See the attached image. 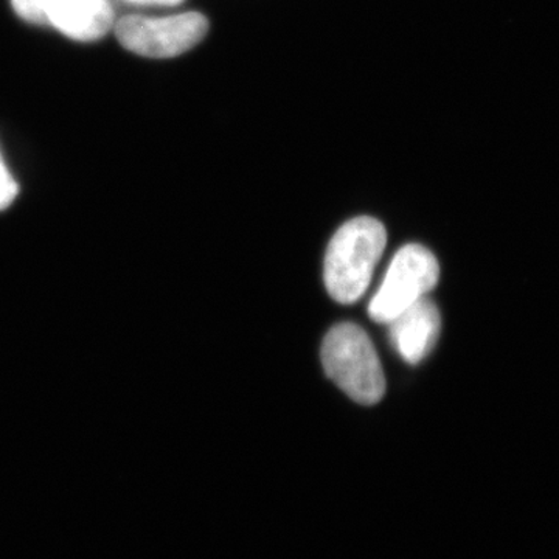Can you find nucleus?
<instances>
[{
    "mask_svg": "<svg viewBox=\"0 0 559 559\" xmlns=\"http://www.w3.org/2000/svg\"><path fill=\"white\" fill-rule=\"evenodd\" d=\"M389 326L393 347L401 358L415 366L432 352L439 341L440 311L432 300L423 297L393 319Z\"/></svg>",
    "mask_w": 559,
    "mask_h": 559,
    "instance_id": "nucleus-5",
    "label": "nucleus"
},
{
    "mask_svg": "<svg viewBox=\"0 0 559 559\" xmlns=\"http://www.w3.org/2000/svg\"><path fill=\"white\" fill-rule=\"evenodd\" d=\"M440 266L436 255L419 245L401 248L390 263L381 288L369 305L371 320L389 323L436 288Z\"/></svg>",
    "mask_w": 559,
    "mask_h": 559,
    "instance_id": "nucleus-3",
    "label": "nucleus"
},
{
    "mask_svg": "<svg viewBox=\"0 0 559 559\" xmlns=\"http://www.w3.org/2000/svg\"><path fill=\"white\" fill-rule=\"evenodd\" d=\"M322 364L330 380L356 403L373 406L384 396L385 377L377 349L356 323H340L329 331Z\"/></svg>",
    "mask_w": 559,
    "mask_h": 559,
    "instance_id": "nucleus-2",
    "label": "nucleus"
},
{
    "mask_svg": "<svg viewBox=\"0 0 559 559\" xmlns=\"http://www.w3.org/2000/svg\"><path fill=\"white\" fill-rule=\"evenodd\" d=\"M130 2L139 3V5L175 7L182 3L183 0H130Z\"/></svg>",
    "mask_w": 559,
    "mask_h": 559,
    "instance_id": "nucleus-9",
    "label": "nucleus"
},
{
    "mask_svg": "<svg viewBox=\"0 0 559 559\" xmlns=\"http://www.w3.org/2000/svg\"><path fill=\"white\" fill-rule=\"evenodd\" d=\"M388 245L380 221L359 216L345 223L331 238L325 257V285L331 299L355 304L369 288L374 266Z\"/></svg>",
    "mask_w": 559,
    "mask_h": 559,
    "instance_id": "nucleus-1",
    "label": "nucleus"
},
{
    "mask_svg": "<svg viewBox=\"0 0 559 559\" xmlns=\"http://www.w3.org/2000/svg\"><path fill=\"white\" fill-rule=\"evenodd\" d=\"M47 25L70 39H102L114 27V11L108 0H40Z\"/></svg>",
    "mask_w": 559,
    "mask_h": 559,
    "instance_id": "nucleus-6",
    "label": "nucleus"
},
{
    "mask_svg": "<svg viewBox=\"0 0 559 559\" xmlns=\"http://www.w3.org/2000/svg\"><path fill=\"white\" fill-rule=\"evenodd\" d=\"M17 190H20L17 183L14 182L13 176L0 156V210L9 207L16 198Z\"/></svg>",
    "mask_w": 559,
    "mask_h": 559,
    "instance_id": "nucleus-8",
    "label": "nucleus"
},
{
    "mask_svg": "<svg viewBox=\"0 0 559 559\" xmlns=\"http://www.w3.org/2000/svg\"><path fill=\"white\" fill-rule=\"evenodd\" d=\"M124 49L145 58H175L193 49L205 38L209 21L197 11L168 17L131 14L114 24Z\"/></svg>",
    "mask_w": 559,
    "mask_h": 559,
    "instance_id": "nucleus-4",
    "label": "nucleus"
},
{
    "mask_svg": "<svg viewBox=\"0 0 559 559\" xmlns=\"http://www.w3.org/2000/svg\"><path fill=\"white\" fill-rule=\"evenodd\" d=\"M14 11L22 20L36 25H47L40 0H11Z\"/></svg>",
    "mask_w": 559,
    "mask_h": 559,
    "instance_id": "nucleus-7",
    "label": "nucleus"
}]
</instances>
